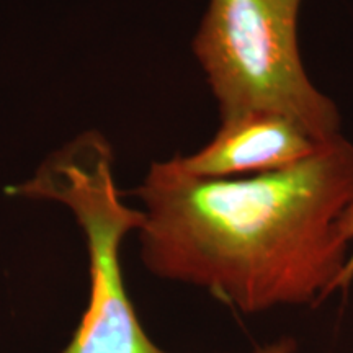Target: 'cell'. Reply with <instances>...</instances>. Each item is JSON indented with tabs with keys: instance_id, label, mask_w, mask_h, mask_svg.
<instances>
[{
	"instance_id": "cell-3",
	"label": "cell",
	"mask_w": 353,
	"mask_h": 353,
	"mask_svg": "<svg viewBox=\"0 0 353 353\" xmlns=\"http://www.w3.org/2000/svg\"><path fill=\"white\" fill-rule=\"evenodd\" d=\"M303 0H208L192 50L219 118L283 114L317 143L342 134V114L304 68L298 39Z\"/></svg>"
},
{
	"instance_id": "cell-4",
	"label": "cell",
	"mask_w": 353,
	"mask_h": 353,
	"mask_svg": "<svg viewBox=\"0 0 353 353\" xmlns=\"http://www.w3.org/2000/svg\"><path fill=\"white\" fill-rule=\"evenodd\" d=\"M319 144L283 114L247 112L221 120L216 134L198 151L175 156L188 174L239 179L296 165Z\"/></svg>"
},
{
	"instance_id": "cell-6",
	"label": "cell",
	"mask_w": 353,
	"mask_h": 353,
	"mask_svg": "<svg viewBox=\"0 0 353 353\" xmlns=\"http://www.w3.org/2000/svg\"><path fill=\"white\" fill-rule=\"evenodd\" d=\"M294 352H296V343L291 341V339L285 337L262 347L257 353H294Z\"/></svg>"
},
{
	"instance_id": "cell-2",
	"label": "cell",
	"mask_w": 353,
	"mask_h": 353,
	"mask_svg": "<svg viewBox=\"0 0 353 353\" xmlns=\"http://www.w3.org/2000/svg\"><path fill=\"white\" fill-rule=\"evenodd\" d=\"M6 193L59 203L72 213L85 237L90 298L63 353H169L144 332L123 280V241L138 232L144 214L123 200L114 179V152L105 134L81 132Z\"/></svg>"
},
{
	"instance_id": "cell-5",
	"label": "cell",
	"mask_w": 353,
	"mask_h": 353,
	"mask_svg": "<svg viewBox=\"0 0 353 353\" xmlns=\"http://www.w3.org/2000/svg\"><path fill=\"white\" fill-rule=\"evenodd\" d=\"M352 144H353V141H352ZM341 229H342L343 237L350 242L352 250H350V257H348L345 270H343L341 281H339V291L347 290L353 281V195H352L350 203H348L345 211H343V214H342Z\"/></svg>"
},
{
	"instance_id": "cell-1",
	"label": "cell",
	"mask_w": 353,
	"mask_h": 353,
	"mask_svg": "<svg viewBox=\"0 0 353 353\" xmlns=\"http://www.w3.org/2000/svg\"><path fill=\"white\" fill-rule=\"evenodd\" d=\"M141 260L152 275L198 286L244 314L316 304L339 291L352 245L341 219L353 195V144L341 134L272 174L214 179L152 162Z\"/></svg>"
}]
</instances>
